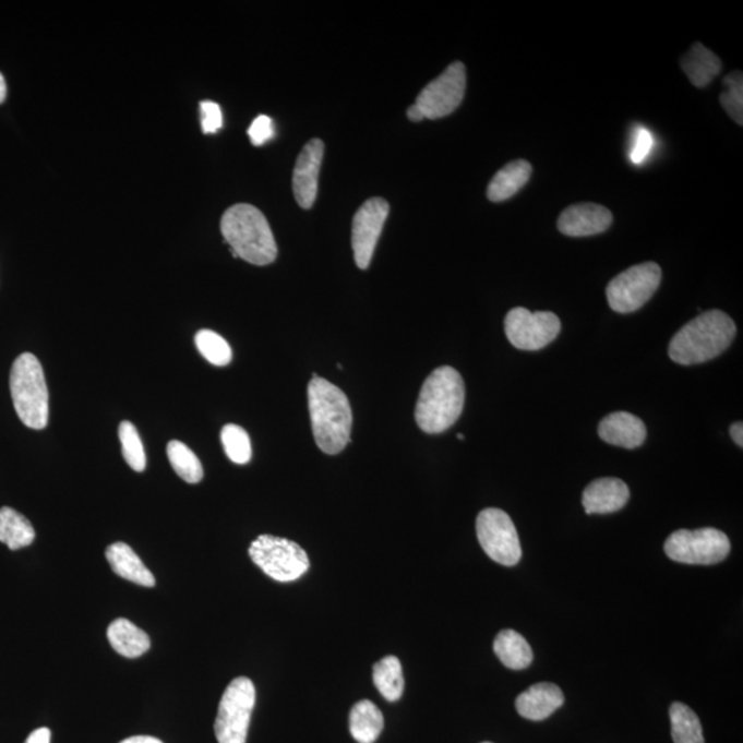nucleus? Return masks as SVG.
<instances>
[{
	"mask_svg": "<svg viewBox=\"0 0 743 743\" xmlns=\"http://www.w3.org/2000/svg\"><path fill=\"white\" fill-rule=\"evenodd\" d=\"M309 412L315 444L326 455L344 452L351 442L352 412L339 387L313 375L308 387Z\"/></svg>",
	"mask_w": 743,
	"mask_h": 743,
	"instance_id": "nucleus-1",
	"label": "nucleus"
},
{
	"mask_svg": "<svg viewBox=\"0 0 743 743\" xmlns=\"http://www.w3.org/2000/svg\"><path fill=\"white\" fill-rule=\"evenodd\" d=\"M736 326L729 314L709 310L684 325L669 344V357L680 365H697L724 352L734 340Z\"/></svg>",
	"mask_w": 743,
	"mask_h": 743,
	"instance_id": "nucleus-2",
	"label": "nucleus"
},
{
	"mask_svg": "<svg viewBox=\"0 0 743 743\" xmlns=\"http://www.w3.org/2000/svg\"><path fill=\"white\" fill-rule=\"evenodd\" d=\"M464 400L466 386L460 373L452 367L436 368L420 390L416 423L427 434H441L460 418Z\"/></svg>",
	"mask_w": 743,
	"mask_h": 743,
	"instance_id": "nucleus-3",
	"label": "nucleus"
},
{
	"mask_svg": "<svg viewBox=\"0 0 743 743\" xmlns=\"http://www.w3.org/2000/svg\"><path fill=\"white\" fill-rule=\"evenodd\" d=\"M225 241L231 254L256 266L271 265L276 261L278 250L266 216L251 204H236L220 220Z\"/></svg>",
	"mask_w": 743,
	"mask_h": 743,
	"instance_id": "nucleus-4",
	"label": "nucleus"
},
{
	"mask_svg": "<svg viewBox=\"0 0 743 743\" xmlns=\"http://www.w3.org/2000/svg\"><path fill=\"white\" fill-rule=\"evenodd\" d=\"M10 392L20 420L29 429H46L49 423V390L44 368L31 352H24L14 361Z\"/></svg>",
	"mask_w": 743,
	"mask_h": 743,
	"instance_id": "nucleus-5",
	"label": "nucleus"
},
{
	"mask_svg": "<svg viewBox=\"0 0 743 743\" xmlns=\"http://www.w3.org/2000/svg\"><path fill=\"white\" fill-rule=\"evenodd\" d=\"M252 562L268 577L280 583H291L309 571L308 553L297 542L281 537L263 535L250 547Z\"/></svg>",
	"mask_w": 743,
	"mask_h": 743,
	"instance_id": "nucleus-6",
	"label": "nucleus"
},
{
	"mask_svg": "<svg viewBox=\"0 0 743 743\" xmlns=\"http://www.w3.org/2000/svg\"><path fill=\"white\" fill-rule=\"evenodd\" d=\"M730 551L729 537L715 528L678 530L666 541L669 560L684 565H716L723 562L730 555Z\"/></svg>",
	"mask_w": 743,
	"mask_h": 743,
	"instance_id": "nucleus-7",
	"label": "nucleus"
},
{
	"mask_svg": "<svg viewBox=\"0 0 743 743\" xmlns=\"http://www.w3.org/2000/svg\"><path fill=\"white\" fill-rule=\"evenodd\" d=\"M256 692L254 683L237 678L225 690L215 720V735L219 743H245Z\"/></svg>",
	"mask_w": 743,
	"mask_h": 743,
	"instance_id": "nucleus-8",
	"label": "nucleus"
},
{
	"mask_svg": "<svg viewBox=\"0 0 743 743\" xmlns=\"http://www.w3.org/2000/svg\"><path fill=\"white\" fill-rule=\"evenodd\" d=\"M661 278V267L655 262L626 268L606 288L610 308L620 314L636 312L657 292Z\"/></svg>",
	"mask_w": 743,
	"mask_h": 743,
	"instance_id": "nucleus-9",
	"label": "nucleus"
},
{
	"mask_svg": "<svg viewBox=\"0 0 743 743\" xmlns=\"http://www.w3.org/2000/svg\"><path fill=\"white\" fill-rule=\"evenodd\" d=\"M477 536L490 560L508 567L518 565L522 558L518 531L503 510L481 511L477 518Z\"/></svg>",
	"mask_w": 743,
	"mask_h": 743,
	"instance_id": "nucleus-10",
	"label": "nucleus"
},
{
	"mask_svg": "<svg viewBox=\"0 0 743 743\" xmlns=\"http://www.w3.org/2000/svg\"><path fill=\"white\" fill-rule=\"evenodd\" d=\"M562 325L556 314L515 308L505 315L504 331L516 349L537 351L551 345L560 335Z\"/></svg>",
	"mask_w": 743,
	"mask_h": 743,
	"instance_id": "nucleus-11",
	"label": "nucleus"
},
{
	"mask_svg": "<svg viewBox=\"0 0 743 743\" xmlns=\"http://www.w3.org/2000/svg\"><path fill=\"white\" fill-rule=\"evenodd\" d=\"M466 84V67L463 62H453L439 77L421 89L415 105L423 112L426 119L445 118L460 107Z\"/></svg>",
	"mask_w": 743,
	"mask_h": 743,
	"instance_id": "nucleus-12",
	"label": "nucleus"
},
{
	"mask_svg": "<svg viewBox=\"0 0 743 743\" xmlns=\"http://www.w3.org/2000/svg\"><path fill=\"white\" fill-rule=\"evenodd\" d=\"M388 213L386 200L373 197L361 205L352 219L351 244L357 266L361 271L371 265Z\"/></svg>",
	"mask_w": 743,
	"mask_h": 743,
	"instance_id": "nucleus-13",
	"label": "nucleus"
},
{
	"mask_svg": "<svg viewBox=\"0 0 743 743\" xmlns=\"http://www.w3.org/2000/svg\"><path fill=\"white\" fill-rule=\"evenodd\" d=\"M325 145L324 142L314 139L305 144L293 168L292 188L293 196L300 207L309 209L313 207L319 192L320 168L323 165Z\"/></svg>",
	"mask_w": 743,
	"mask_h": 743,
	"instance_id": "nucleus-14",
	"label": "nucleus"
},
{
	"mask_svg": "<svg viewBox=\"0 0 743 743\" xmlns=\"http://www.w3.org/2000/svg\"><path fill=\"white\" fill-rule=\"evenodd\" d=\"M613 224V214L603 205L579 203L563 211L558 219V229L568 237H588L608 230Z\"/></svg>",
	"mask_w": 743,
	"mask_h": 743,
	"instance_id": "nucleus-15",
	"label": "nucleus"
},
{
	"mask_svg": "<svg viewBox=\"0 0 743 743\" xmlns=\"http://www.w3.org/2000/svg\"><path fill=\"white\" fill-rule=\"evenodd\" d=\"M631 498L628 484L619 478H600L585 488L583 505L585 513L613 514L623 510Z\"/></svg>",
	"mask_w": 743,
	"mask_h": 743,
	"instance_id": "nucleus-16",
	"label": "nucleus"
},
{
	"mask_svg": "<svg viewBox=\"0 0 743 743\" xmlns=\"http://www.w3.org/2000/svg\"><path fill=\"white\" fill-rule=\"evenodd\" d=\"M598 434L606 444L636 450L645 444L647 429L637 416L628 412H614L600 421Z\"/></svg>",
	"mask_w": 743,
	"mask_h": 743,
	"instance_id": "nucleus-17",
	"label": "nucleus"
},
{
	"mask_svg": "<svg viewBox=\"0 0 743 743\" xmlns=\"http://www.w3.org/2000/svg\"><path fill=\"white\" fill-rule=\"evenodd\" d=\"M563 703H565V697L556 684L539 683L522 693L516 698L515 706L522 718L541 721L550 718Z\"/></svg>",
	"mask_w": 743,
	"mask_h": 743,
	"instance_id": "nucleus-18",
	"label": "nucleus"
},
{
	"mask_svg": "<svg viewBox=\"0 0 743 743\" xmlns=\"http://www.w3.org/2000/svg\"><path fill=\"white\" fill-rule=\"evenodd\" d=\"M107 560L115 574L121 578L129 579V582L142 585V587L152 588L156 585L155 576H153L149 568L144 565L140 556L124 542H115L109 546L107 552Z\"/></svg>",
	"mask_w": 743,
	"mask_h": 743,
	"instance_id": "nucleus-19",
	"label": "nucleus"
},
{
	"mask_svg": "<svg viewBox=\"0 0 743 743\" xmlns=\"http://www.w3.org/2000/svg\"><path fill=\"white\" fill-rule=\"evenodd\" d=\"M531 170L534 168L526 160H515L503 167L489 183L490 202L500 203L515 196L529 182Z\"/></svg>",
	"mask_w": 743,
	"mask_h": 743,
	"instance_id": "nucleus-20",
	"label": "nucleus"
},
{
	"mask_svg": "<svg viewBox=\"0 0 743 743\" xmlns=\"http://www.w3.org/2000/svg\"><path fill=\"white\" fill-rule=\"evenodd\" d=\"M108 640L116 652L128 658L144 656L151 648L149 636L125 619L116 620L109 625Z\"/></svg>",
	"mask_w": 743,
	"mask_h": 743,
	"instance_id": "nucleus-21",
	"label": "nucleus"
},
{
	"mask_svg": "<svg viewBox=\"0 0 743 743\" xmlns=\"http://www.w3.org/2000/svg\"><path fill=\"white\" fill-rule=\"evenodd\" d=\"M680 65L695 87L708 86L721 71L720 58L700 44H695L688 50Z\"/></svg>",
	"mask_w": 743,
	"mask_h": 743,
	"instance_id": "nucleus-22",
	"label": "nucleus"
},
{
	"mask_svg": "<svg viewBox=\"0 0 743 743\" xmlns=\"http://www.w3.org/2000/svg\"><path fill=\"white\" fill-rule=\"evenodd\" d=\"M494 652L504 667L513 671H522L534 662V651L528 640L518 632L504 630L494 639Z\"/></svg>",
	"mask_w": 743,
	"mask_h": 743,
	"instance_id": "nucleus-23",
	"label": "nucleus"
},
{
	"mask_svg": "<svg viewBox=\"0 0 743 743\" xmlns=\"http://www.w3.org/2000/svg\"><path fill=\"white\" fill-rule=\"evenodd\" d=\"M384 718L381 709L371 700H360L352 706L350 732L358 743H373L382 734Z\"/></svg>",
	"mask_w": 743,
	"mask_h": 743,
	"instance_id": "nucleus-24",
	"label": "nucleus"
},
{
	"mask_svg": "<svg viewBox=\"0 0 743 743\" xmlns=\"http://www.w3.org/2000/svg\"><path fill=\"white\" fill-rule=\"evenodd\" d=\"M34 540L35 530L25 516L10 507L0 508V542L17 551L33 544Z\"/></svg>",
	"mask_w": 743,
	"mask_h": 743,
	"instance_id": "nucleus-25",
	"label": "nucleus"
},
{
	"mask_svg": "<svg viewBox=\"0 0 743 743\" xmlns=\"http://www.w3.org/2000/svg\"><path fill=\"white\" fill-rule=\"evenodd\" d=\"M373 683L388 703H395L403 697L405 687L403 666L397 657H384L373 667Z\"/></svg>",
	"mask_w": 743,
	"mask_h": 743,
	"instance_id": "nucleus-26",
	"label": "nucleus"
},
{
	"mask_svg": "<svg viewBox=\"0 0 743 743\" xmlns=\"http://www.w3.org/2000/svg\"><path fill=\"white\" fill-rule=\"evenodd\" d=\"M674 743H705L703 726L693 709L682 703H674L669 709Z\"/></svg>",
	"mask_w": 743,
	"mask_h": 743,
	"instance_id": "nucleus-27",
	"label": "nucleus"
},
{
	"mask_svg": "<svg viewBox=\"0 0 743 743\" xmlns=\"http://www.w3.org/2000/svg\"><path fill=\"white\" fill-rule=\"evenodd\" d=\"M167 456L173 470L188 483H199L204 470L199 457L181 441H171L167 445Z\"/></svg>",
	"mask_w": 743,
	"mask_h": 743,
	"instance_id": "nucleus-28",
	"label": "nucleus"
},
{
	"mask_svg": "<svg viewBox=\"0 0 743 743\" xmlns=\"http://www.w3.org/2000/svg\"><path fill=\"white\" fill-rule=\"evenodd\" d=\"M194 341H196L200 355L209 363H213L215 367L229 365L233 355H231L228 341L223 336L214 331L202 329L197 332Z\"/></svg>",
	"mask_w": 743,
	"mask_h": 743,
	"instance_id": "nucleus-29",
	"label": "nucleus"
},
{
	"mask_svg": "<svg viewBox=\"0 0 743 743\" xmlns=\"http://www.w3.org/2000/svg\"><path fill=\"white\" fill-rule=\"evenodd\" d=\"M119 439L125 463L136 472L144 471L146 467L145 450L134 424L130 421L120 423Z\"/></svg>",
	"mask_w": 743,
	"mask_h": 743,
	"instance_id": "nucleus-30",
	"label": "nucleus"
},
{
	"mask_svg": "<svg viewBox=\"0 0 743 743\" xmlns=\"http://www.w3.org/2000/svg\"><path fill=\"white\" fill-rule=\"evenodd\" d=\"M220 440L226 455L236 464H247L251 460L252 447L250 435L240 426H225L220 432Z\"/></svg>",
	"mask_w": 743,
	"mask_h": 743,
	"instance_id": "nucleus-31",
	"label": "nucleus"
},
{
	"mask_svg": "<svg viewBox=\"0 0 743 743\" xmlns=\"http://www.w3.org/2000/svg\"><path fill=\"white\" fill-rule=\"evenodd\" d=\"M724 89L720 96L721 107L738 124H743V76L735 71L724 79Z\"/></svg>",
	"mask_w": 743,
	"mask_h": 743,
	"instance_id": "nucleus-32",
	"label": "nucleus"
},
{
	"mask_svg": "<svg viewBox=\"0 0 743 743\" xmlns=\"http://www.w3.org/2000/svg\"><path fill=\"white\" fill-rule=\"evenodd\" d=\"M652 145H655V139H652L650 131L645 128L636 129L630 153L631 161L635 165H642L650 155Z\"/></svg>",
	"mask_w": 743,
	"mask_h": 743,
	"instance_id": "nucleus-33",
	"label": "nucleus"
},
{
	"mask_svg": "<svg viewBox=\"0 0 743 743\" xmlns=\"http://www.w3.org/2000/svg\"><path fill=\"white\" fill-rule=\"evenodd\" d=\"M202 110V129L204 134H215L223 129L224 116L218 104L203 101L200 104Z\"/></svg>",
	"mask_w": 743,
	"mask_h": 743,
	"instance_id": "nucleus-34",
	"label": "nucleus"
},
{
	"mask_svg": "<svg viewBox=\"0 0 743 743\" xmlns=\"http://www.w3.org/2000/svg\"><path fill=\"white\" fill-rule=\"evenodd\" d=\"M248 135H250L252 145H265L266 142L271 141L274 136L273 120L266 115L257 116V118L252 121L251 128L248 129Z\"/></svg>",
	"mask_w": 743,
	"mask_h": 743,
	"instance_id": "nucleus-35",
	"label": "nucleus"
},
{
	"mask_svg": "<svg viewBox=\"0 0 743 743\" xmlns=\"http://www.w3.org/2000/svg\"><path fill=\"white\" fill-rule=\"evenodd\" d=\"M51 732L49 729L35 730L33 734L26 738L25 743H50Z\"/></svg>",
	"mask_w": 743,
	"mask_h": 743,
	"instance_id": "nucleus-36",
	"label": "nucleus"
},
{
	"mask_svg": "<svg viewBox=\"0 0 743 743\" xmlns=\"http://www.w3.org/2000/svg\"><path fill=\"white\" fill-rule=\"evenodd\" d=\"M730 434L732 436V440H734L735 444L740 447L743 446V424L741 421H738V423H734L731 426L730 429Z\"/></svg>",
	"mask_w": 743,
	"mask_h": 743,
	"instance_id": "nucleus-37",
	"label": "nucleus"
},
{
	"mask_svg": "<svg viewBox=\"0 0 743 743\" xmlns=\"http://www.w3.org/2000/svg\"><path fill=\"white\" fill-rule=\"evenodd\" d=\"M120 743H163V742L160 740H157V738L155 736L139 735L128 738V740L121 741Z\"/></svg>",
	"mask_w": 743,
	"mask_h": 743,
	"instance_id": "nucleus-38",
	"label": "nucleus"
},
{
	"mask_svg": "<svg viewBox=\"0 0 743 743\" xmlns=\"http://www.w3.org/2000/svg\"><path fill=\"white\" fill-rule=\"evenodd\" d=\"M408 118L410 121H416V123H418V121L426 119L423 112H421V110L418 107H416V105H412V107L408 109Z\"/></svg>",
	"mask_w": 743,
	"mask_h": 743,
	"instance_id": "nucleus-39",
	"label": "nucleus"
},
{
	"mask_svg": "<svg viewBox=\"0 0 743 743\" xmlns=\"http://www.w3.org/2000/svg\"><path fill=\"white\" fill-rule=\"evenodd\" d=\"M7 81H4L2 73H0V104L7 99Z\"/></svg>",
	"mask_w": 743,
	"mask_h": 743,
	"instance_id": "nucleus-40",
	"label": "nucleus"
},
{
	"mask_svg": "<svg viewBox=\"0 0 743 743\" xmlns=\"http://www.w3.org/2000/svg\"><path fill=\"white\" fill-rule=\"evenodd\" d=\"M457 440H458V441H464V435H463V434H457Z\"/></svg>",
	"mask_w": 743,
	"mask_h": 743,
	"instance_id": "nucleus-41",
	"label": "nucleus"
},
{
	"mask_svg": "<svg viewBox=\"0 0 743 743\" xmlns=\"http://www.w3.org/2000/svg\"><path fill=\"white\" fill-rule=\"evenodd\" d=\"M483 743H490V742H483Z\"/></svg>",
	"mask_w": 743,
	"mask_h": 743,
	"instance_id": "nucleus-42",
	"label": "nucleus"
}]
</instances>
